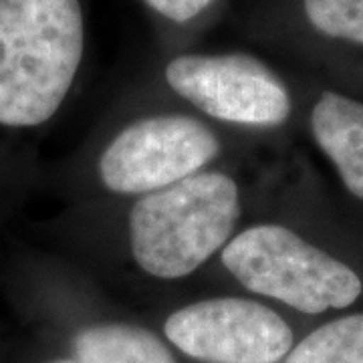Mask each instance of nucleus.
<instances>
[{
  "instance_id": "3",
  "label": "nucleus",
  "mask_w": 363,
  "mask_h": 363,
  "mask_svg": "<svg viewBox=\"0 0 363 363\" xmlns=\"http://www.w3.org/2000/svg\"><path fill=\"white\" fill-rule=\"evenodd\" d=\"M222 262L248 291L311 315L350 307L363 289L347 264L277 224L234 236L222 250Z\"/></svg>"
},
{
  "instance_id": "10",
  "label": "nucleus",
  "mask_w": 363,
  "mask_h": 363,
  "mask_svg": "<svg viewBox=\"0 0 363 363\" xmlns=\"http://www.w3.org/2000/svg\"><path fill=\"white\" fill-rule=\"evenodd\" d=\"M303 6L319 33L363 45V0H303Z\"/></svg>"
},
{
  "instance_id": "1",
  "label": "nucleus",
  "mask_w": 363,
  "mask_h": 363,
  "mask_svg": "<svg viewBox=\"0 0 363 363\" xmlns=\"http://www.w3.org/2000/svg\"><path fill=\"white\" fill-rule=\"evenodd\" d=\"M79 0H0V125L51 119L83 59Z\"/></svg>"
},
{
  "instance_id": "2",
  "label": "nucleus",
  "mask_w": 363,
  "mask_h": 363,
  "mask_svg": "<svg viewBox=\"0 0 363 363\" xmlns=\"http://www.w3.org/2000/svg\"><path fill=\"white\" fill-rule=\"evenodd\" d=\"M238 216L233 178L218 172L184 178L143 196L131 208L133 259L152 277L182 279L230 238Z\"/></svg>"
},
{
  "instance_id": "9",
  "label": "nucleus",
  "mask_w": 363,
  "mask_h": 363,
  "mask_svg": "<svg viewBox=\"0 0 363 363\" xmlns=\"http://www.w3.org/2000/svg\"><path fill=\"white\" fill-rule=\"evenodd\" d=\"M285 363H363V313L315 329L289 351Z\"/></svg>"
},
{
  "instance_id": "12",
  "label": "nucleus",
  "mask_w": 363,
  "mask_h": 363,
  "mask_svg": "<svg viewBox=\"0 0 363 363\" xmlns=\"http://www.w3.org/2000/svg\"><path fill=\"white\" fill-rule=\"evenodd\" d=\"M51 363H77V362H71V359H59V362H51Z\"/></svg>"
},
{
  "instance_id": "5",
  "label": "nucleus",
  "mask_w": 363,
  "mask_h": 363,
  "mask_svg": "<svg viewBox=\"0 0 363 363\" xmlns=\"http://www.w3.org/2000/svg\"><path fill=\"white\" fill-rule=\"evenodd\" d=\"M166 79L178 95L222 121L281 125L291 113L283 81L245 52L182 55L168 63Z\"/></svg>"
},
{
  "instance_id": "6",
  "label": "nucleus",
  "mask_w": 363,
  "mask_h": 363,
  "mask_svg": "<svg viewBox=\"0 0 363 363\" xmlns=\"http://www.w3.org/2000/svg\"><path fill=\"white\" fill-rule=\"evenodd\" d=\"M166 337L202 363H279L293 347L291 327L257 301L220 297L188 305L166 321Z\"/></svg>"
},
{
  "instance_id": "4",
  "label": "nucleus",
  "mask_w": 363,
  "mask_h": 363,
  "mask_svg": "<svg viewBox=\"0 0 363 363\" xmlns=\"http://www.w3.org/2000/svg\"><path fill=\"white\" fill-rule=\"evenodd\" d=\"M218 152V138L198 119L145 117L105 147L99 174L111 192L152 194L198 174Z\"/></svg>"
},
{
  "instance_id": "7",
  "label": "nucleus",
  "mask_w": 363,
  "mask_h": 363,
  "mask_svg": "<svg viewBox=\"0 0 363 363\" xmlns=\"http://www.w3.org/2000/svg\"><path fill=\"white\" fill-rule=\"evenodd\" d=\"M311 128L345 188L363 200V104L325 91L313 107Z\"/></svg>"
},
{
  "instance_id": "8",
  "label": "nucleus",
  "mask_w": 363,
  "mask_h": 363,
  "mask_svg": "<svg viewBox=\"0 0 363 363\" xmlns=\"http://www.w3.org/2000/svg\"><path fill=\"white\" fill-rule=\"evenodd\" d=\"M73 347L77 363H176L154 333L133 325L85 327L73 339Z\"/></svg>"
},
{
  "instance_id": "11",
  "label": "nucleus",
  "mask_w": 363,
  "mask_h": 363,
  "mask_svg": "<svg viewBox=\"0 0 363 363\" xmlns=\"http://www.w3.org/2000/svg\"><path fill=\"white\" fill-rule=\"evenodd\" d=\"M156 13L174 23H186L210 6L212 0H145Z\"/></svg>"
}]
</instances>
